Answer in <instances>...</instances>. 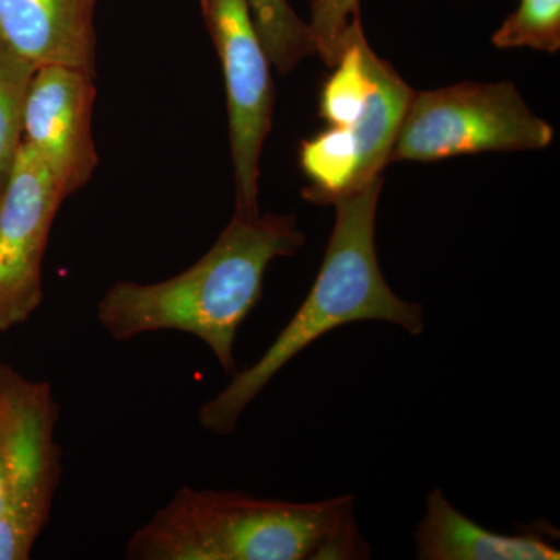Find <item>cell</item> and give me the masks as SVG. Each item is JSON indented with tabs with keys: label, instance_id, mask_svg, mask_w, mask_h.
<instances>
[{
	"label": "cell",
	"instance_id": "cell-1",
	"mask_svg": "<svg viewBox=\"0 0 560 560\" xmlns=\"http://www.w3.org/2000/svg\"><path fill=\"white\" fill-rule=\"evenodd\" d=\"M304 242L293 215L235 212L212 248L175 278L110 285L97 305L98 323L116 341L164 330L194 335L234 374L235 338L259 304L268 267Z\"/></svg>",
	"mask_w": 560,
	"mask_h": 560
},
{
	"label": "cell",
	"instance_id": "cell-2",
	"mask_svg": "<svg viewBox=\"0 0 560 560\" xmlns=\"http://www.w3.org/2000/svg\"><path fill=\"white\" fill-rule=\"evenodd\" d=\"M353 497L313 503L259 499L235 490H176L130 537L131 560L364 559Z\"/></svg>",
	"mask_w": 560,
	"mask_h": 560
},
{
	"label": "cell",
	"instance_id": "cell-3",
	"mask_svg": "<svg viewBox=\"0 0 560 560\" xmlns=\"http://www.w3.org/2000/svg\"><path fill=\"white\" fill-rule=\"evenodd\" d=\"M382 184V178L374 180L335 205L334 231L311 291L264 355L202 405V429L219 436L234 433L243 412L268 383L302 350L338 327L382 320L410 335L422 334L423 308L397 296L378 264L375 220Z\"/></svg>",
	"mask_w": 560,
	"mask_h": 560
},
{
	"label": "cell",
	"instance_id": "cell-4",
	"mask_svg": "<svg viewBox=\"0 0 560 560\" xmlns=\"http://www.w3.org/2000/svg\"><path fill=\"white\" fill-rule=\"evenodd\" d=\"M555 130L529 109L511 81L415 92L390 162H434L466 154L540 150Z\"/></svg>",
	"mask_w": 560,
	"mask_h": 560
},
{
	"label": "cell",
	"instance_id": "cell-5",
	"mask_svg": "<svg viewBox=\"0 0 560 560\" xmlns=\"http://www.w3.org/2000/svg\"><path fill=\"white\" fill-rule=\"evenodd\" d=\"M202 16L226 84L235 212L257 215L260 154L271 131L275 88L248 0H201Z\"/></svg>",
	"mask_w": 560,
	"mask_h": 560
},
{
	"label": "cell",
	"instance_id": "cell-6",
	"mask_svg": "<svg viewBox=\"0 0 560 560\" xmlns=\"http://www.w3.org/2000/svg\"><path fill=\"white\" fill-rule=\"evenodd\" d=\"M9 383L14 427L0 500V560H27L49 522L60 485L58 407L49 383L25 378L10 364Z\"/></svg>",
	"mask_w": 560,
	"mask_h": 560
},
{
	"label": "cell",
	"instance_id": "cell-7",
	"mask_svg": "<svg viewBox=\"0 0 560 560\" xmlns=\"http://www.w3.org/2000/svg\"><path fill=\"white\" fill-rule=\"evenodd\" d=\"M66 198L44 162L22 142L0 197V334L31 319L43 304L44 254Z\"/></svg>",
	"mask_w": 560,
	"mask_h": 560
},
{
	"label": "cell",
	"instance_id": "cell-8",
	"mask_svg": "<svg viewBox=\"0 0 560 560\" xmlns=\"http://www.w3.org/2000/svg\"><path fill=\"white\" fill-rule=\"evenodd\" d=\"M95 95L94 73L44 66L36 69L25 98L22 142L68 197L86 186L97 168L92 138Z\"/></svg>",
	"mask_w": 560,
	"mask_h": 560
},
{
	"label": "cell",
	"instance_id": "cell-9",
	"mask_svg": "<svg viewBox=\"0 0 560 560\" xmlns=\"http://www.w3.org/2000/svg\"><path fill=\"white\" fill-rule=\"evenodd\" d=\"M97 0H0V46L33 68L94 73Z\"/></svg>",
	"mask_w": 560,
	"mask_h": 560
},
{
	"label": "cell",
	"instance_id": "cell-10",
	"mask_svg": "<svg viewBox=\"0 0 560 560\" xmlns=\"http://www.w3.org/2000/svg\"><path fill=\"white\" fill-rule=\"evenodd\" d=\"M420 560H558L552 533L500 534L482 528L456 510L441 489L427 495L425 512L415 533Z\"/></svg>",
	"mask_w": 560,
	"mask_h": 560
},
{
	"label": "cell",
	"instance_id": "cell-11",
	"mask_svg": "<svg viewBox=\"0 0 560 560\" xmlns=\"http://www.w3.org/2000/svg\"><path fill=\"white\" fill-rule=\"evenodd\" d=\"M370 69L372 90L366 108L350 127L359 145V190L381 179L383 168L390 164L394 142L416 92L372 49Z\"/></svg>",
	"mask_w": 560,
	"mask_h": 560
},
{
	"label": "cell",
	"instance_id": "cell-12",
	"mask_svg": "<svg viewBox=\"0 0 560 560\" xmlns=\"http://www.w3.org/2000/svg\"><path fill=\"white\" fill-rule=\"evenodd\" d=\"M302 172L311 180L302 197L313 205H337L359 191L360 154L350 128L329 127L301 143Z\"/></svg>",
	"mask_w": 560,
	"mask_h": 560
},
{
	"label": "cell",
	"instance_id": "cell-13",
	"mask_svg": "<svg viewBox=\"0 0 560 560\" xmlns=\"http://www.w3.org/2000/svg\"><path fill=\"white\" fill-rule=\"evenodd\" d=\"M370 49L360 16L355 18L319 95V116L329 127L350 128L366 108L372 90Z\"/></svg>",
	"mask_w": 560,
	"mask_h": 560
},
{
	"label": "cell",
	"instance_id": "cell-14",
	"mask_svg": "<svg viewBox=\"0 0 560 560\" xmlns=\"http://www.w3.org/2000/svg\"><path fill=\"white\" fill-rule=\"evenodd\" d=\"M254 24L271 65L291 72L304 58L316 54L311 25L294 13L287 0H248Z\"/></svg>",
	"mask_w": 560,
	"mask_h": 560
},
{
	"label": "cell",
	"instance_id": "cell-15",
	"mask_svg": "<svg viewBox=\"0 0 560 560\" xmlns=\"http://www.w3.org/2000/svg\"><path fill=\"white\" fill-rule=\"evenodd\" d=\"M36 69L0 46V197L22 145L24 106Z\"/></svg>",
	"mask_w": 560,
	"mask_h": 560
},
{
	"label": "cell",
	"instance_id": "cell-16",
	"mask_svg": "<svg viewBox=\"0 0 560 560\" xmlns=\"http://www.w3.org/2000/svg\"><path fill=\"white\" fill-rule=\"evenodd\" d=\"M499 49H560V0H522L518 9L506 18L492 36Z\"/></svg>",
	"mask_w": 560,
	"mask_h": 560
},
{
	"label": "cell",
	"instance_id": "cell-17",
	"mask_svg": "<svg viewBox=\"0 0 560 560\" xmlns=\"http://www.w3.org/2000/svg\"><path fill=\"white\" fill-rule=\"evenodd\" d=\"M360 16V0H313L311 31L316 55L334 68L350 22Z\"/></svg>",
	"mask_w": 560,
	"mask_h": 560
},
{
	"label": "cell",
	"instance_id": "cell-18",
	"mask_svg": "<svg viewBox=\"0 0 560 560\" xmlns=\"http://www.w3.org/2000/svg\"><path fill=\"white\" fill-rule=\"evenodd\" d=\"M13 427L14 408L9 383V364L0 363V500L9 469Z\"/></svg>",
	"mask_w": 560,
	"mask_h": 560
}]
</instances>
